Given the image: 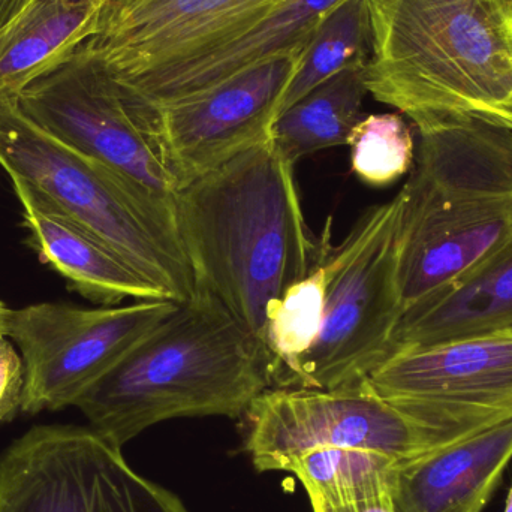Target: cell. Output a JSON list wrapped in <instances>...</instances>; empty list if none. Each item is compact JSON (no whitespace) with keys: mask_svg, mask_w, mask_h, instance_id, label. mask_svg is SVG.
Returning a JSON list of instances; mask_svg holds the SVG:
<instances>
[{"mask_svg":"<svg viewBox=\"0 0 512 512\" xmlns=\"http://www.w3.org/2000/svg\"><path fill=\"white\" fill-rule=\"evenodd\" d=\"M0 167L170 300L186 303L194 297V274L176 213L36 125L17 99L0 102Z\"/></svg>","mask_w":512,"mask_h":512,"instance_id":"obj_5","label":"cell"},{"mask_svg":"<svg viewBox=\"0 0 512 512\" xmlns=\"http://www.w3.org/2000/svg\"><path fill=\"white\" fill-rule=\"evenodd\" d=\"M351 167L361 182L384 188L411 170L414 137L400 114H370L352 129Z\"/></svg>","mask_w":512,"mask_h":512,"instance_id":"obj_23","label":"cell"},{"mask_svg":"<svg viewBox=\"0 0 512 512\" xmlns=\"http://www.w3.org/2000/svg\"><path fill=\"white\" fill-rule=\"evenodd\" d=\"M367 93L412 122L471 117L512 131V0H367Z\"/></svg>","mask_w":512,"mask_h":512,"instance_id":"obj_2","label":"cell"},{"mask_svg":"<svg viewBox=\"0 0 512 512\" xmlns=\"http://www.w3.org/2000/svg\"><path fill=\"white\" fill-rule=\"evenodd\" d=\"M331 240L318 264L286 291L268 327L271 388H291L298 366L310 351L321 327L325 300V259Z\"/></svg>","mask_w":512,"mask_h":512,"instance_id":"obj_22","label":"cell"},{"mask_svg":"<svg viewBox=\"0 0 512 512\" xmlns=\"http://www.w3.org/2000/svg\"><path fill=\"white\" fill-rule=\"evenodd\" d=\"M313 512H396L394 511L391 496L367 499V501L352 502L343 505L313 504Z\"/></svg>","mask_w":512,"mask_h":512,"instance_id":"obj_25","label":"cell"},{"mask_svg":"<svg viewBox=\"0 0 512 512\" xmlns=\"http://www.w3.org/2000/svg\"><path fill=\"white\" fill-rule=\"evenodd\" d=\"M372 29L367 0H342L324 15L304 48L300 65L283 95L280 114L310 90L352 66H367Z\"/></svg>","mask_w":512,"mask_h":512,"instance_id":"obj_20","label":"cell"},{"mask_svg":"<svg viewBox=\"0 0 512 512\" xmlns=\"http://www.w3.org/2000/svg\"><path fill=\"white\" fill-rule=\"evenodd\" d=\"M512 459V418L402 460L394 469L396 512H483Z\"/></svg>","mask_w":512,"mask_h":512,"instance_id":"obj_15","label":"cell"},{"mask_svg":"<svg viewBox=\"0 0 512 512\" xmlns=\"http://www.w3.org/2000/svg\"><path fill=\"white\" fill-rule=\"evenodd\" d=\"M366 66H352L310 90L277 117L273 144L280 155L297 164L304 156L331 147L348 146L361 117Z\"/></svg>","mask_w":512,"mask_h":512,"instance_id":"obj_19","label":"cell"},{"mask_svg":"<svg viewBox=\"0 0 512 512\" xmlns=\"http://www.w3.org/2000/svg\"><path fill=\"white\" fill-rule=\"evenodd\" d=\"M111 0H35L0 29V102L71 59L98 35Z\"/></svg>","mask_w":512,"mask_h":512,"instance_id":"obj_18","label":"cell"},{"mask_svg":"<svg viewBox=\"0 0 512 512\" xmlns=\"http://www.w3.org/2000/svg\"><path fill=\"white\" fill-rule=\"evenodd\" d=\"M33 2H35V0H33ZM33 2H32V3H33ZM32 3H30V5H32Z\"/></svg>","mask_w":512,"mask_h":512,"instance_id":"obj_29","label":"cell"},{"mask_svg":"<svg viewBox=\"0 0 512 512\" xmlns=\"http://www.w3.org/2000/svg\"><path fill=\"white\" fill-rule=\"evenodd\" d=\"M304 48L283 51L212 89L159 107L140 104L125 90L177 189L273 138L283 95Z\"/></svg>","mask_w":512,"mask_h":512,"instance_id":"obj_11","label":"cell"},{"mask_svg":"<svg viewBox=\"0 0 512 512\" xmlns=\"http://www.w3.org/2000/svg\"><path fill=\"white\" fill-rule=\"evenodd\" d=\"M0 512H189L92 427L33 426L0 451Z\"/></svg>","mask_w":512,"mask_h":512,"instance_id":"obj_8","label":"cell"},{"mask_svg":"<svg viewBox=\"0 0 512 512\" xmlns=\"http://www.w3.org/2000/svg\"><path fill=\"white\" fill-rule=\"evenodd\" d=\"M9 312H11V309H9V307L0 300V339L8 337V333H6V331H8Z\"/></svg>","mask_w":512,"mask_h":512,"instance_id":"obj_27","label":"cell"},{"mask_svg":"<svg viewBox=\"0 0 512 512\" xmlns=\"http://www.w3.org/2000/svg\"><path fill=\"white\" fill-rule=\"evenodd\" d=\"M277 0H111L78 53L117 78L200 56L254 27Z\"/></svg>","mask_w":512,"mask_h":512,"instance_id":"obj_13","label":"cell"},{"mask_svg":"<svg viewBox=\"0 0 512 512\" xmlns=\"http://www.w3.org/2000/svg\"><path fill=\"white\" fill-rule=\"evenodd\" d=\"M24 363L11 339H0V423L12 420L23 403Z\"/></svg>","mask_w":512,"mask_h":512,"instance_id":"obj_24","label":"cell"},{"mask_svg":"<svg viewBox=\"0 0 512 512\" xmlns=\"http://www.w3.org/2000/svg\"><path fill=\"white\" fill-rule=\"evenodd\" d=\"M271 388L264 348L209 292L195 291L78 400L96 433L123 448L162 421L242 418Z\"/></svg>","mask_w":512,"mask_h":512,"instance_id":"obj_3","label":"cell"},{"mask_svg":"<svg viewBox=\"0 0 512 512\" xmlns=\"http://www.w3.org/2000/svg\"><path fill=\"white\" fill-rule=\"evenodd\" d=\"M342 0H277L248 32L200 56L116 80L147 107L197 95L283 51L304 47Z\"/></svg>","mask_w":512,"mask_h":512,"instance_id":"obj_14","label":"cell"},{"mask_svg":"<svg viewBox=\"0 0 512 512\" xmlns=\"http://www.w3.org/2000/svg\"><path fill=\"white\" fill-rule=\"evenodd\" d=\"M180 303L137 300L95 309L66 303H36L11 309L8 339L24 363L27 415L62 411L114 369Z\"/></svg>","mask_w":512,"mask_h":512,"instance_id":"obj_9","label":"cell"},{"mask_svg":"<svg viewBox=\"0 0 512 512\" xmlns=\"http://www.w3.org/2000/svg\"><path fill=\"white\" fill-rule=\"evenodd\" d=\"M402 192L403 309L436 294L512 239V131L471 117L417 123Z\"/></svg>","mask_w":512,"mask_h":512,"instance_id":"obj_4","label":"cell"},{"mask_svg":"<svg viewBox=\"0 0 512 512\" xmlns=\"http://www.w3.org/2000/svg\"><path fill=\"white\" fill-rule=\"evenodd\" d=\"M11 183L23 210L27 245L42 264L65 279L71 291L99 306H119L128 298L170 300L107 246L45 203L29 186L18 180Z\"/></svg>","mask_w":512,"mask_h":512,"instance_id":"obj_16","label":"cell"},{"mask_svg":"<svg viewBox=\"0 0 512 512\" xmlns=\"http://www.w3.org/2000/svg\"><path fill=\"white\" fill-rule=\"evenodd\" d=\"M369 381L388 402L472 435L512 418V331L396 352Z\"/></svg>","mask_w":512,"mask_h":512,"instance_id":"obj_12","label":"cell"},{"mask_svg":"<svg viewBox=\"0 0 512 512\" xmlns=\"http://www.w3.org/2000/svg\"><path fill=\"white\" fill-rule=\"evenodd\" d=\"M505 512H512V486L508 492L507 504H505Z\"/></svg>","mask_w":512,"mask_h":512,"instance_id":"obj_28","label":"cell"},{"mask_svg":"<svg viewBox=\"0 0 512 512\" xmlns=\"http://www.w3.org/2000/svg\"><path fill=\"white\" fill-rule=\"evenodd\" d=\"M499 331H512V239L441 291L406 309L394 331L391 355Z\"/></svg>","mask_w":512,"mask_h":512,"instance_id":"obj_17","label":"cell"},{"mask_svg":"<svg viewBox=\"0 0 512 512\" xmlns=\"http://www.w3.org/2000/svg\"><path fill=\"white\" fill-rule=\"evenodd\" d=\"M17 102L36 125L177 215L176 182L143 117L104 66L77 51L26 87Z\"/></svg>","mask_w":512,"mask_h":512,"instance_id":"obj_10","label":"cell"},{"mask_svg":"<svg viewBox=\"0 0 512 512\" xmlns=\"http://www.w3.org/2000/svg\"><path fill=\"white\" fill-rule=\"evenodd\" d=\"M399 460L358 448H316L288 466L310 502L343 505L390 495Z\"/></svg>","mask_w":512,"mask_h":512,"instance_id":"obj_21","label":"cell"},{"mask_svg":"<svg viewBox=\"0 0 512 512\" xmlns=\"http://www.w3.org/2000/svg\"><path fill=\"white\" fill-rule=\"evenodd\" d=\"M405 197L372 207L325 259L321 327L291 388L331 390L369 378L391 355L402 318L400 225Z\"/></svg>","mask_w":512,"mask_h":512,"instance_id":"obj_6","label":"cell"},{"mask_svg":"<svg viewBox=\"0 0 512 512\" xmlns=\"http://www.w3.org/2000/svg\"><path fill=\"white\" fill-rule=\"evenodd\" d=\"M259 472L288 471L316 448H358L408 460L459 438L376 393L369 378L331 390L268 388L243 415Z\"/></svg>","mask_w":512,"mask_h":512,"instance_id":"obj_7","label":"cell"},{"mask_svg":"<svg viewBox=\"0 0 512 512\" xmlns=\"http://www.w3.org/2000/svg\"><path fill=\"white\" fill-rule=\"evenodd\" d=\"M176 209L195 291L221 301L268 357L271 318L286 291L318 264L331 218L313 236L294 165L273 138L179 189Z\"/></svg>","mask_w":512,"mask_h":512,"instance_id":"obj_1","label":"cell"},{"mask_svg":"<svg viewBox=\"0 0 512 512\" xmlns=\"http://www.w3.org/2000/svg\"><path fill=\"white\" fill-rule=\"evenodd\" d=\"M33 0H0V29L11 23Z\"/></svg>","mask_w":512,"mask_h":512,"instance_id":"obj_26","label":"cell"}]
</instances>
